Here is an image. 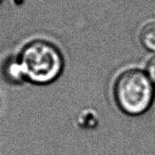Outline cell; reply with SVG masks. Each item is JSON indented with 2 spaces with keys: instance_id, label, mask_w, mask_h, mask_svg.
Here are the masks:
<instances>
[{
  "instance_id": "obj_4",
  "label": "cell",
  "mask_w": 155,
  "mask_h": 155,
  "mask_svg": "<svg viewBox=\"0 0 155 155\" xmlns=\"http://www.w3.org/2000/svg\"><path fill=\"white\" fill-rule=\"evenodd\" d=\"M78 123L83 128H88V129L95 128L98 123V114H96L94 110L90 109V108L84 110L81 113Z\"/></svg>"
},
{
  "instance_id": "obj_6",
  "label": "cell",
  "mask_w": 155,
  "mask_h": 155,
  "mask_svg": "<svg viewBox=\"0 0 155 155\" xmlns=\"http://www.w3.org/2000/svg\"><path fill=\"white\" fill-rule=\"evenodd\" d=\"M1 2H2V0H0V4H1Z\"/></svg>"
},
{
  "instance_id": "obj_5",
  "label": "cell",
  "mask_w": 155,
  "mask_h": 155,
  "mask_svg": "<svg viewBox=\"0 0 155 155\" xmlns=\"http://www.w3.org/2000/svg\"><path fill=\"white\" fill-rule=\"evenodd\" d=\"M146 74H148V78L155 85V55L149 58L148 63L146 64Z\"/></svg>"
},
{
  "instance_id": "obj_2",
  "label": "cell",
  "mask_w": 155,
  "mask_h": 155,
  "mask_svg": "<svg viewBox=\"0 0 155 155\" xmlns=\"http://www.w3.org/2000/svg\"><path fill=\"white\" fill-rule=\"evenodd\" d=\"M24 76L38 84L55 80L64 69V58L59 49L47 41L37 40L26 45L18 60Z\"/></svg>"
},
{
  "instance_id": "obj_1",
  "label": "cell",
  "mask_w": 155,
  "mask_h": 155,
  "mask_svg": "<svg viewBox=\"0 0 155 155\" xmlns=\"http://www.w3.org/2000/svg\"><path fill=\"white\" fill-rule=\"evenodd\" d=\"M112 94L117 108L128 116H140L148 112L155 100V85L145 70L125 69L115 78Z\"/></svg>"
},
{
  "instance_id": "obj_3",
  "label": "cell",
  "mask_w": 155,
  "mask_h": 155,
  "mask_svg": "<svg viewBox=\"0 0 155 155\" xmlns=\"http://www.w3.org/2000/svg\"><path fill=\"white\" fill-rule=\"evenodd\" d=\"M139 40L145 49L155 53V21L148 22L142 27Z\"/></svg>"
}]
</instances>
